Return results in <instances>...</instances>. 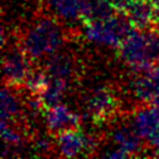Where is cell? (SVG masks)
<instances>
[{"mask_svg": "<svg viewBox=\"0 0 159 159\" xmlns=\"http://www.w3.org/2000/svg\"><path fill=\"white\" fill-rule=\"evenodd\" d=\"M119 57L134 72H145L159 62V30L134 29L118 46Z\"/></svg>", "mask_w": 159, "mask_h": 159, "instance_id": "1", "label": "cell"}, {"mask_svg": "<svg viewBox=\"0 0 159 159\" xmlns=\"http://www.w3.org/2000/svg\"><path fill=\"white\" fill-rule=\"evenodd\" d=\"M63 42L65 32L60 22L53 17L41 16L25 32L21 47L31 60H41L58 51Z\"/></svg>", "mask_w": 159, "mask_h": 159, "instance_id": "2", "label": "cell"}, {"mask_svg": "<svg viewBox=\"0 0 159 159\" xmlns=\"http://www.w3.org/2000/svg\"><path fill=\"white\" fill-rule=\"evenodd\" d=\"M135 27L124 11H118L111 17L86 21L83 35L87 41L107 47H118Z\"/></svg>", "mask_w": 159, "mask_h": 159, "instance_id": "3", "label": "cell"}, {"mask_svg": "<svg viewBox=\"0 0 159 159\" xmlns=\"http://www.w3.org/2000/svg\"><path fill=\"white\" fill-rule=\"evenodd\" d=\"M97 140L78 128L68 129L55 135V148L61 157L75 158L80 155H88L96 150Z\"/></svg>", "mask_w": 159, "mask_h": 159, "instance_id": "4", "label": "cell"}, {"mask_svg": "<svg viewBox=\"0 0 159 159\" xmlns=\"http://www.w3.org/2000/svg\"><path fill=\"white\" fill-rule=\"evenodd\" d=\"M30 57L22 47L11 46L2 55V77L4 83L17 87L24 84L25 78L31 68Z\"/></svg>", "mask_w": 159, "mask_h": 159, "instance_id": "5", "label": "cell"}, {"mask_svg": "<svg viewBox=\"0 0 159 159\" xmlns=\"http://www.w3.org/2000/svg\"><path fill=\"white\" fill-rule=\"evenodd\" d=\"M84 109L92 119L103 120L113 116L118 108V102L114 93L104 86H97L88 91L84 96Z\"/></svg>", "mask_w": 159, "mask_h": 159, "instance_id": "6", "label": "cell"}, {"mask_svg": "<svg viewBox=\"0 0 159 159\" xmlns=\"http://www.w3.org/2000/svg\"><path fill=\"white\" fill-rule=\"evenodd\" d=\"M45 124L52 135H57L61 132L78 128L80 116L67 106L60 103L45 109Z\"/></svg>", "mask_w": 159, "mask_h": 159, "instance_id": "7", "label": "cell"}, {"mask_svg": "<svg viewBox=\"0 0 159 159\" xmlns=\"http://www.w3.org/2000/svg\"><path fill=\"white\" fill-rule=\"evenodd\" d=\"M43 70L46 71L48 77L68 81L75 73L76 63L73 57L68 52L56 51L45 58Z\"/></svg>", "mask_w": 159, "mask_h": 159, "instance_id": "8", "label": "cell"}, {"mask_svg": "<svg viewBox=\"0 0 159 159\" xmlns=\"http://www.w3.org/2000/svg\"><path fill=\"white\" fill-rule=\"evenodd\" d=\"M112 140L116 145L125 150L130 157L139 155L143 150V138L137 133L132 123L119 124L112 130Z\"/></svg>", "mask_w": 159, "mask_h": 159, "instance_id": "9", "label": "cell"}, {"mask_svg": "<svg viewBox=\"0 0 159 159\" xmlns=\"http://www.w3.org/2000/svg\"><path fill=\"white\" fill-rule=\"evenodd\" d=\"M132 125L137 133L147 140L149 135L159 127V106L145 104L137 109L133 116Z\"/></svg>", "mask_w": 159, "mask_h": 159, "instance_id": "10", "label": "cell"}, {"mask_svg": "<svg viewBox=\"0 0 159 159\" xmlns=\"http://www.w3.org/2000/svg\"><path fill=\"white\" fill-rule=\"evenodd\" d=\"M124 12L135 29H148L155 24L154 2L152 0H133Z\"/></svg>", "mask_w": 159, "mask_h": 159, "instance_id": "11", "label": "cell"}, {"mask_svg": "<svg viewBox=\"0 0 159 159\" xmlns=\"http://www.w3.org/2000/svg\"><path fill=\"white\" fill-rule=\"evenodd\" d=\"M50 11L60 20L75 22L82 19L83 0H46Z\"/></svg>", "mask_w": 159, "mask_h": 159, "instance_id": "12", "label": "cell"}, {"mask_svg": "<svg viewBox=\"0 0 159 159\" xmlns=\"http://www.w3.org/2000/svg\"><path fill=\"white\" fill-rule=\"evenodd\" d=\"M67 86H68V81H66V80L48 77L46 86L37 94L43 109H47V108L60 104L63 98V94L67 89Z\"/></svg>", "mask_w": 159, "mask_h": 159, "instance_id": "13", "label": "cell"}, {"mask_svg": "<svg viewBox=\"0 0 159 159\" xmlns=\"http://www.w3.org/2000/svg\"><path fill=\"white\" fill-rule=\"evenodd\" d=\"M14 86L5 84L1 89V120L12 122L22 112V103Z\"/></svg>", "mask_w": 159, "mask_h": 159, "instance_id": "14", "label": "cell"}, {"mask_svg": "<svg viewBox=\"0 0 159 159\" xmlns=\"http://www.w3.org/2000/svg\"><path fill=\"white\" fill-rule=\"evenodd\" d=\"M117 12L118 10L108 0H83V6H82L83 22L107 19Z\"/></svg>", "mask_w": 159, "mask_h": 159, "instance_id": "15", "label": "cell"}, {"mask_svg": "<svg viewBox=\"0 0 159 159\" xmlns=\"http://www.w3.org/2000/svg\"><path fill=\"white\" fill-rule=\"evenodd\" d=\"M48 81V75L46 73V71L40 67H31L26 78H25V82H24V86L27 88V91L31 93V94H39L43 87L46 86Z\"/></svg>", "mask_w": 159, "mask_h": 159, "instance_id": "16", "label": "cell"}, {"mask_svg": "<svg viewBox=\"0 0 159 159\" xmlns=\"http://www.w3.org/2000/svg\"><path fill=\"white\" fill-rule=\"evenodd\" d=\"M148 73H149L152 81L154 83V87H155V98H154L153 104L159 106V62L153 65L152 68L148 71Z\"/></svg>", "mask_w": 159, "mask_h": 159, "instance_id": "17", "label": "cell"}, {"mask_svg": "<svg viewBox=\"0 0 159 159\" xmlns=\"http://www.w3.org/2000/svg\"><path fill=\"white\" fill-rule=\"evenodd\" d=\"M104 158H109V159H123V158H128L130 157L125 150H123L122 148H119L118 145L114 144V147H112L111 149H107L103 153Z\"/></svg>", "mask_w": 159, "mask_h": 159, "instance_id": "18", "label": "cell"}, {"mask_svg": "<svg viewBox=\"0 0 159 159\" xmlns=\"http://www.w3.org/2000/svg\"><path fill=\"white\" fill-rule=\"evenodd\" d=\"M51 147H52V144H51V142H50V139H48L47 137H39V138L35 139L34 148H35V150L39 152L40 154L51 150Z\"/></svg>", "mask_w": 159, "mask_h": 159, "instance_id": "19", "label": "cell"}, {"mask_svg": "<svg viewBox=\"0 0 159 159\" xmlns=\"http://www.w3.org/2000/svg\"><path fill=\"white\" fill-rule=\"evenodd\" d=\"M148 144L154 149V150H158L159 149V127L149 135V138L147 139Z\"/></svg>", "mask_w": 159, "mask_h": 159, "instance_id": "20", "label": "cell"}, {"mask_svg": "<svg viewBox=\"0 0 159 159\" xmlns=\"http://www.w3.org/2000/svg\"><path fill=\"white\" fill-rule=\"evenodd\" d=\"M154 27H155L157 30H159V21H157V22L154 24Z\"/></svg>", "mask_w": 159, "mask_h": 159, "instance_id": "21", "label": "cell"}, {"mask_svg": "<svg viewBox=\"0 0 159 159\" xmlns=\"http://www.w3.org/2000/svg\"><path fill=\"white\" fill-rule=\"evenodd\" d=\"M154 155H155V157H159V149H158V150H155V153H154Z\"/></svg>", "mask_w": 159, "mask_h": 159, "instance_id": "22", "label": "cell"}]
</instances>
